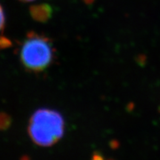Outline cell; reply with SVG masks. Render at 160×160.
<instances>
[{
  "mask_svg": "<svg viewBox=\"0 0 160 160\" xmlns=\"http://www.w3.org/2000/svg\"><path fill=\"white\" fill-rule=\"evenodd\" d=\"M65 123L62 115L55 110L40 108L31 116L28 125V133L35 144L50 147L62 138Z\"/></svg>",
  "mask_w": 160,
  "mask_h": 160,
  "instance_id": "cell-1",
  "label": "cell"
},
{
  "mask_svg": "<svg viewBox=\"0 0 160 160\" xmlns=\"http://www.w3.org/2000/svg\"><path fill=\"white\" fill-rule=\"evenodd\" d=\"M22 65L28 71L39 73L48 69L53 62L55 48L48 37L31 31L26 36L19 50Z\"/></svg>",
  "mask_w": 160,
  "mask_h": 160,
  "instance_id": "cell-2",
  "label": "cell"
},
{
  "mask_svg": "<svg viewBox=\"0 0 160 160\" xmlns=\"http://www.w3.org/2000/svg\"><path fill=\"white\" fill-rule=\"evenodd\" d=\"M30 13L33 19L40 22H46L51 19L53 9L48 4L33 5L30 8Z\"/></svg>",
  "mask_w": 160,
  "mask_h": 160,
  "instance_id": "cell-3",
  "label": "cell"
},
{
  "mask_svg": "<svg viewBox=\"0 0 160 160\" xmlns=\"http://www.w3.org/2000/svg\"><path fill=\"white\" fill-rule=\"evenodd\" d=\"M11 119L7 113H0V130H5L11 125Z\"/></svg>",
  "mask_w": 160,
  "mask_h": 160,
  "instance_id": "cell-4",
  "label": "cell"
},
{
  "mask_svg": "<svg viewBox=\"0 0 160 160\" xmlns=\"http://www.w3.org/2000/svg\"><path fill=\"white\" fill-rule=\"evenodd\" d=\"M11 45V41L4 37H0V48H7Z\"/></svg>",
  "mask_w": 160,
  "mask_h": 160,
  "instance_id": "cell-5",
  "label": "cell"
},
{
  "mask_svg": "<svg viewBox=\"0 0 160 160\" xmlns=\"http://www.w3.org/2000/svg\"><path fill=\"white\" fill-rule=\"evenodd\" d=\"M5 14H4V11L2 9V7L0 5V31L3 29L4 26H5Z\"/></svg>",
  "mask_w": 160,
  "mask_h": 160,
  "instance_id": "cell-6",
  "label": "cell"
},
{
  "mask_svg": "<svg viewBox=\"0 0 160 160\" xmlns=\"http://www.w3.org/2000/svg\"><path fill=\"white\" fill-rule=\"evenodd\" d=\"M92 160H104V158L100 153H95L92 157Z\"/></svg>",
  "mask_w": 160,
  "mask_h": 160,
  "instance_id": "cell-7",
  "label": "cell"
},
{
  "mask_svg": "<svg viewBox=\"0 0 160 160\" xmlns=\"http://www.w3.org/2000/svg\"><path fill=\"white\" fill-rule=\"evenodd\" d=\"M20 1H22V2H31V1H33V0H20Z\"/></svg>",
  "mask_w": 160,
  "mask_h": 160,
  "instance_id": "cell-8",
  "label": "cell"
},
{
  "mask_svg": "<svg viewBox=\"0 0 160 160\" xmlns=\"http://www.w3.org/2000/svg\"></svg>",
  "mask_w": 160,
  "mask_h": 160,
  "instance_id": "cell-9",
  "label": "cell"
}]
</instances>
